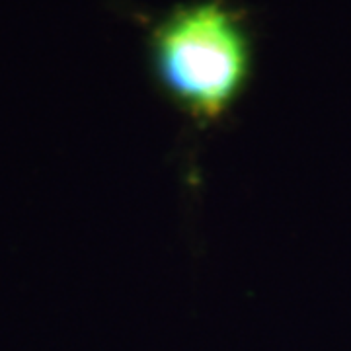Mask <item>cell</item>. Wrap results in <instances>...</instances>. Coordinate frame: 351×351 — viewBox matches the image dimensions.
Masks as SVG:
<instances>
[{
  "instance_id": "6da1fadb",
  "label": "cell",
  "mask_w": 351,
  "mask_h": 351,
  "mask_svg": "<svg viewBox=\"0 0 351 351\" xmlns=\"http://www.w3.org/2000/svg\"><path fill=\"white\" fill-rule=\"evenodd\" d=\"M152 80L201 127L223 121L244 96L256 64L248 12L232 0L182 2L147 29Z\"/></svg>"
}]
</instances>
